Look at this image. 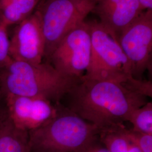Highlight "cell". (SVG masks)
I'll return each instance as SVG.
<instances>
[{"mask_svg":"<svg viewBox=\"0 0 152 152\" xmlns=\"http://www.w3.org/2000/svg\"><path fill=\"white\" fill-rule=\"evenodd\" d=\"M67 95L70 111L100 131L124 125L131 113L147 102L125 84L82 78Z\"/></svg>","mask_w":152,"mask_h":152,"instance_id":"1","label":"cell"},{"mask_svg":"<svg viewBox=\"0 0 152 152\" xmlns=\"http://www.w3.org/2000/svg\"><path fill=\"white\" fill-rule=\"evenodd\" d=\"M65 76L49 63L33 64L12 60L0 71V88L6 95L42 98L57 102L80 81Z\"/></svg>","mask_w":152,"mask_h":152,"instance_id":"2","label":"cell"},{"mask_svg":"<svg viewBox=\"0 0 152 152\" xmlns=\"http://www.w3.org/2000/svg\"><path fill=\"white\" fill-rule=\"evenodd\" d=\"M100 130L71 111L58 113L29 132V152H80L96 140Z\"/></svg>","mask_w":152,"mask_h":152,"instance_id":"3","label":"cell"},{"mask_svg":"<svg viewBox=\"0 0 152 152\" xmlns=\"http://www.w3.org/2000/svg\"><path fill=\"white\" fill-rule=\"evenodd\" d=\"M91 42L89 65L82 79L127 85L134 77L118 38L97 20L87 22Z\"/></svg>","mask_w":152,"mask_h":152,"instance_id":"4","label":"cell"},{"mask_svg":"<svg viewBox=\"0 0 152 152\" xmlns=\"http://www.w3.org/2000/svg\"><path fill=\"white\" fill-rule=\"evenodd\" d=\"M96 0H42L38 12L48 61L65 36L80 26L92 12Z\"/></svg>","mask_w":152,"mask_h":152,"instance_id":"5","label":"cell"},{"mask_svg":"<svg viewBox=\"0 0 152 152\" xmlns=\"http://www.w3.org/2000/svg\"><path fill=\"white\" fill-rule=\"evenodd\" d=\"M91 42L87 22L68 33L58 45L48 62L60 73L80 79L89 65Z\"/></svg>","mask_w":152,"mask_h":152,"instance_id":"6","label":"cell"},{"mask_svg":"<svg viewBox=\"0 0 152 152\" xmlns=\"http://www.w3.org/2000/svg\"><path fill=\"white\" fill-rule=\"evenodd\" d=\"M118 41L130 63L132 76L141 79L152 65V10L143 11L124 29Z\"/></svg>","mask_w":152,"mask_h":152,"instance_id":"7","label":"cell"},{"mask_svg":"<svg viewBox=\"0 0 152 152\" xmlns=\"http://www.w3.org/2000/svg\"><path fill=\"white\" fill-rule=\"evenodd\" d=\"M4 103L12 123L28 132L45 125L59 113L52 102L42 98L6 95Z\"/></svg>","mask_w":152,"mask_h":152,"instance_id":"8","label":"cell"},{"mask_svg":"<svg viewBox=\"0 0 152 152\" xmlns=\"http://www.w3.org/2000/svg\"><path fill=\"white\" fill-rule=\"evenodd\" d=\"M9 53L12 60L33 64L42 63L45 41L38 12L15 25L10 38Z\"/></svg>","mask_w":152,"mask_h":152,"instance_id":"9","label":"cell"},{"mask_svg":"<svg viewBox=\"0 0 152 152\" xmlns=\"http://www.w3.org/2000/svg\"><path fill=\"white\" fill-rule=\"evenodd\" d=\"M144 11L138 0H96L92 12L104 27L118 38Z\"/></svg>","mask_w":152,"mask_h":152,"instance_id":"10","label":"cell"},{"mask_svg":"<svg viewBox=\"0 0 152 152\" xmlns=\"http://www.w3.org/2000/svg\"><path fill=\"white\" fill-rule=\"evenodd\" d=\"M0 152H29V132L12 123L4 103L0 104Z\"/></svg>","mask_w":152,"mask_h":152,"instance_id":"11","label":"cell"},{"mask_svg":"<svg viewBox=\"0 0 152 152\" xmlns=\"http://www.w3.org/2000/svg\"><path fill=\"white\" fill-rule=\"evenodd\" d=\"M42 0H0L2 22L7 27L32 15Z\"/></svg>","mask_w":152,"mask_h":152,"instance_id":"12","label":"cell"},{"mask_svg":"<svg viewBox=\"0 0 152 152\" xmlns=\"http://www.w3.org/2000/svg\"><path fill=\"white\" fill-rule=\"evenodd\" d=\"M99 136L109 152H127L131 144L124 125L101 130Z\"/></svg>","mask_w":152,"mask_h":152,"instance_id":"13","label":"cell"},{"mask_svg":"<svg viewBox=\"0 0 152 152\" xmlns=\"http://www.w3.org/2000/svg\"><path fill=\"white\" fill-rule=\"evenodd\" d=\"M127 121L133 125V130L152 135V102H147L133 110Z\"/></svg>","mask_w":152,"mask_h":152,"instance_id":"14","label":"cell"},{"mask_svg":"<svg viewBox=\"0 0 152 152\" xmlns=\"http://www.w3.org/2000/svg\"><path fill=\"white\" fill-rule=\"evenodd\" d=\"M7 28L2 22H0V71L4 69L12 60L9 53L10 38Z\"/></svg>","mask_w":152,"mask_h":152,"instance_id":"15","label":"cell"},{"mask_svg":"<svg viewBox=\"0 0 152 152\" xmlns=\"http://www.w3.org/2000/svg\"><path fill=\"white\" fill-rule=\"evenodd\" d=\"M127 133L131 142L139 147L141 152H152V135L127 129Z\"/></svg>","mask_w":152,"mask_h":152,"instance_id":"16","label":"cell"},{"mask_svg":"<svg viewBox=\"0 0 152 152\" xmlns=\"http://www.w3.org/2000/svg\"><path fill=\"white\" fill-rule=\"evenodd\" d=\"M80 152H109L102 145L96 144L95 141L92 142L88 147L85 148Z\"/></svg>","mask_w":152,"mask_h":152,"instance_id":"17","label":"cell"},{"mask_svg":"<svg viewBox=\"0 0 152 152\" xmlns=\"http://www.w3.org/2000/svg\"><path fill=\"white\" fill-rule=\"evenodd\" d=\"M143 9L146 10H152V0H138Z\"/></svg>","mask_w":152,"mask_h":152,"instance_id":"18","label":"cell"},{"mask_svg":"<svg viewBox=\"0 0 152 152\" xmlns=\"http://www.w3.org/2000/svg\"><path fill=\"white\" fill-rule=\"evenodd\" d=\"M127 152H141L139 148L137 147L135 144L131 142L130 147L129 149V151Z\"/></svg>","mask_w":152,"mask_h":152,"instance_id":"19","label":"cell"},{"mask_svg":"<svg viewBox=\"0 0 152 152\" xmlns=\"http://www.w3.org/2000/svg\"><path fill=\"white\" fill-rule=\"evenodd\" d=\"M3 100H4V97H3V95L2 94L1 90V88H0V104L2 103Z\"/></svg>","mask_w":152,"mask_h":152,"instance_id":"20","label":"cell"},{"mask_svg":"<svg viewBox=\"0 0 152 152\" xmlns=\"http://www.w3.org/2000/svg\"><path fill=\"white\" fill-rule=\"evenodd\" d=\"M0 22H2V17H1V9H0Z\"/></svg>","mask_w":152,"mask_h":152,"instance_id":"21","label":"cell"}]
</instances>
